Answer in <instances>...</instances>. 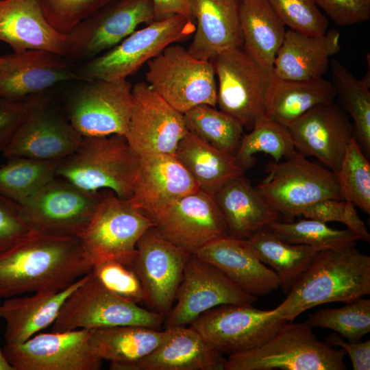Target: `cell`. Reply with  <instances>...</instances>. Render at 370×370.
I'll list each match as a JSON object with an SVG mask.
<instances>
[{
	"instance_id": "6da1fadb",
	"label": "cell",
	"mask_w": 370,
	"mask_h": 370,
	"mask_svg": "<svg viewBox=\"0 0 370 370\" xmlns=\"http://www.w3.org/2000/svg\"><path fill=\"white\" fill-rule=\"evenodd\" d=\"M92 268L79 238L29 230L0 254V297L60 291Z\"/></svg>"
},
{
	"instance_id": "7a4b0ae2",
	"label": "cell",
	"mask_w": 370,
	"mask_h": 370,
	"mask_svg": "<svg viewBox=\"0 0 370 370\" xmlns=\"http://www.w3.org/2000/svg\"><path fill=\"white\" fill-rule=\"evenodd\" d=\"M369 294V256L355 246L323 249L271 314L291 322L317 306L347 304Z\"/></svg>"
},
{
	"instance_id": "3957f363",
	"label": "cell",
	"mask_w": 370,
	"mask_h": 370,
	"mask_svg": "<svg viewBox=\"0 0 370 370\" xmlns=\"http://www.w3.org/2000/svg\"><path fill=\"white\" fill-rule=\"evenodd\" d=\"M138 167V157L125 136L84 137L71 155L59 160L56 177L87 191L112 190L130 200Z\"/></svg>"
},
{
	"instance_id": "277c9868",
	"label": "cell",
	"mask_w": 370,
	"mask_h": 370,
	"mask_svg": "<svg viewBox=\"0 0 370 370\" xmlns=\"http://www.w3.org/2000/svg\"><path fill=\"white\" fill-rule=\"evenodd\" d=\"M306 322L285 323L271 338L248 351L228 356L225 370H345L343 348L317 338Z\"/></svg>"
},
{
	"instance_id": "5b68a950",
	"label": "cell",
	"mask_w": 370,
	"mask_h": 370,
	"mask_svg": "<svg viewBox=\"0 0 370 370\" xmlns=\"http://www.w3.org/2000/svg\"><path fill=\"white\" fill-rule=\"evenodd\" d=\"M265 172L267 176L255 188L285 222L301 216L317 201L343 200L336 174L297 151L284 162H268Z\"/></svg>"
},
{
	"instance_id": "8992f818",
	"label": "cell",
	"mask_w": 370,
	"mask_h": 370,
	"mask_svg": "<svg viewBox=\"0 0 370 370\" xmlns=\"http://www.w3.org/2000/svg\"><path fill=\"white\" fill-rule=\"evenodd\" d=\"M164 319L111 291L90 272L64 302L52 331L123 325L161 330Z\"/></svg>"
},
{
	"instance_id": "52a82bcc",
	"label": "cell",
	"mask_w": 370,
	"mask_h": 370,
	"mask_svg": "<svg viewBox=\"0 0 370 370\" xmlns=\"http://www.w3.org/2000/svg\"><path fill=\"white\" fill-rule=\"evenodd\" d=\"M148 86L184 114L201 104L217 107V84L211 61L196 59L177 44L166 47L147 62Z\"/></svg>"
},
{
	"instance_id": "ba28073f",
	"label": "cell",
	"mask_w": 370,
	"mask_h": 370,
	"mask_svg": "<svg viewBox=\"0 0 370 370\" xmlns=\"http://www.w3.org/2000/svg\"><path fill=\"white\" fill-rule=\"evenodd\" d=\"M118 45L86 62L78 74L88 79H126L166 47L193 36L195 25L181 14L148 23Z\"/></svg>"
},
{
	"instance_id": "9c48e42d",
	"label": "cell",
	"mask_w": 370,
	"mask_h": 370,
	"mask_svg": "<svg viewBox=\"0 0 370 370\" xmlns=\"http://www.w3.org/2000/svg\"><path fill=\"white\" fill-rule=\"evenodd\" d=\"M101 200L94 217L79 237L92 265L114 260L132 264L136 244L154 224L130 200L119 197L112 190H99Z\"/></svg>"
},
{
	"instance_id": "30bf717a",
	"label": "cell",
	"mask_w": 370,
	"mask_h": 370,
	"mask_svg": "<svg viewBox=\"0 0 370 370\" xmlns=\"http://www.w3.org/2000/svg\"><path fill=\"white\" fill-rule=\"evenodd\" d=\"M210 61L218 78L217 106L251 130L265 117L273 71L262 66L243 47L223 51Z\"/></svg>"
},
{
	"instance_id": "8fae6325",
	"label": "cell",
	"mask_w": 370,
	"mask_h": 370,
	"mask_svg": "<svg viewBox=\"0 0 370 370\" xmlns=\"http://www.w3.org/2000/svg\"><path fill=\"white\" fill-rule=\"evenodd\" d=\"M100 200V191H87L56 177L20 206L30 230L79 238L94 217Z\"/></svg>"
},
{
	"instance_id": "7c38bea8",
	"label": "cell",
	"mask_w": 370,
	"mask_h": 370,
	"mask_svg": "<svg viewBox=\"0 0 370 370\" xmlns=\"http://www.w3.org/2000/svg\"><path fill=\"white\" fill-rule=\"evenodd\" d=\"M155 19L152 0H113L66 34V58L90 60L118 45L139 25Z\"/></svg>"
},
{
	"instance_id": "4fadbf2b",
	"label": "cell",
	"mask_w": 370,
	"mask_h": 370,
	"mask_svg": "<svg viewBox=\"0 0 370 370\" xmlns=\"http://www.w3.org/2000/svg\"><path fill=\"white\" fill-rule=\"evenodd\" d=\"M288 321L250 304H226L201 314L190 325L215 349L228 356L262 345Z\"/></svg>"
},
{
	"instance_id": "5bb4252c",
	"label": "cell",
	"mask_w": 370,
	"mask_h": 370,
	"mask_svg": "<svg viewBox=\"0 0 370 370\" xmlns=\"http://www.w3.org/2000/svg\"><path fill=\"white\" fill-rule=\"evenodd\" d=\"M133 103L127 79H88L71 97L68 119L84 137L125 136Z\"/></svg>"
},
{
	"instance_id": "9a60e30c",
	"label": "cell",
	"mask_w": 370,
	"mask_h": 370,
	"mask_svg": "<svg viewBox=\"0 0 370 370\" xmlns=\"http://www.w3.org/2000/svg\"><path fill=\"white\" fill-rule=\"evenodd\" d=\"M258 300L219 269L195 255L188 259L174 304L164 319V328L190 325L201 314L226 304H250Z\"/></svg>"
},
{
	"instance_id": "2e32d148",
	"label": "cell",
	"mask_w": 370,
	"mask_h": 370,
	"mask_svg": "<svg viewBox=\"0 0 370 370\" xmlns=\"http://www.w3.org/2000/svg\"><path fill=\"white\" fill-rule=\"evenodd\" d=\"M90 330L35 334L2 350L14 370H99L102 366L90 341Z\"/></svg>"
},
{
	"instance_id": "e0dca14e",
	"label": "cell",
	"mask_w": 370,
	"mask_h": 370,
	"mask_svg": "<svg viewBox=\"0 0 370 370\" xmlns=\"http://www.w3.org/2000/svg\"><path fill=\"white\" fill-rule=\"evenodd\" d=\"M190 256L163 237L154 227L139 238L132 266L144 288L145 304L151 310L164 318L169 314Z\"/></svg>"
},
{
	"instance_id": "ac0fdd59",
	"label": "cell",
	"mask_w": 370,
	"mask_h": 370,
	"mask_svg": "<svg viewBox=\"0 0 370 370\" xmlns=\"http://www.w3.org/2000/svg\"><path fill=\"white\" fill-rule=\"evenodd\" d=\"M134 103L125 136L137 157L150 154L174 155L187 134L184 115L144 82L132 86Z\"/></svg>"
},
{
	"instance_id": "d6986e66",
	"label": "cell",
	"mask_w": 370,
	"mask_h": 370,
	"mask_svg": "<svg viewBox=\"0 0 370 370\" xmlns=\"http://www.w3.org/2000/svg\"><path fill=\"white\" fill-rule=\"evenodd\" d=\"M151 221L163 237L190 255L212 241L230 236L214 195L200 188L179 199Z\"/></svg>"
},
{
	"instance_id": "ffe728a7",
	"label": "cell",
	"mask_w": 370,
	"mask_h": 370,
	"mask_svg": "<svg viewBox=\"0 0 370 370\" xmlns=\"http://www.w3.org/2000/svg\"><path fill=\"white\" fill-rule=\"evenodd\" d=\"M296 150L312 156L335 173L354 130L345 110L334 101L321 103L288 127Z\"/></svg>"
},
{
	"instance_id": "44dd1931",
	"label": "cell",
	"mask_w": 370,
	"mask_h": 370,
	"mask_svg": "<svg viewBox=\"0 0 370 370\" xmlns=\"http://www.w3.org/2000/svg\"><path fill=\"white\" fill-rule=\"evenodd\" d=\"M199 187L175 155L138 157L131 203L151 220Z\"/></svg>"
},
{
	"instance_id": "7402d4cb",
	"label": "cell",
	"mask_w": 370,
	"mask_h": 370,
	"mask_svg": "<svg viewBox=\"0 0 370 370\" xmlns=\"http://www.w3.org/2000/svg\"><path fill=\"white\" fill-rule=\"evenodd\" d=\"M83 138L69 119L49 108L45 99L18 127L2 153L6 158L59 161L73 153Z\"/></svg>"
},
{
	"instance_id": "603a6c76",
	"label": "cell",
	"mask_w": 370,
	"mask_h": 370,
	"mask_svg": "<svg viewBox=\"0 0 370 370\" xmlns=\"http://www.w3.org/2000/svg\"><path fill=\"white\" fill-rule=\"evenodd\" d=\"M69 80L84 79L71 68L69 59L62 55L45 50H26L2 56L1 97L25 99Z\"/></svg>"
},
{
	"instance_id": "cb8c5ba5",
	"label": "cell",
	"mask_w": 370,
	"mask_h": 370,
	"mask_svg": "<svg viewBox=\"0 0 370 370\" xmlns=\"http://www.w3.org/2000/svg\"><path fill=\"white\" fill-rule=\"evenodd\" d=\"M194 255L251 295H266L280 287L276 273L261 262L243 240L230 236L219 238Z\"/></svg>"
},
{
	"instance_id": "d4e9b609",
	"label": "cell",
	"mask_w": 370,
	"mask_h": 370,
	"mask_svg": "<svg viewBox=\"0 0 370 370\" xmlns=\"http://www.w3.org/2000/svg\"><path fill=\"white\" fill-rule=\"evenodd\" d=\"M195 29L188 49L193 58L206 61L227 50L242 48L237 0H189Z\"/></svg>"
},
{
	"instance_id": "484cf974",
	"label": "cell",
	"mask_w": 370,
	"mask_h": 370,
	"mask_svg": "<svg viewBox=\"0 0 370 370\" xmlns=\"http://www.w3.org/2000/svg\"><path fill=\"white\" fill-rule=\"evenodd\" d=\"M66 40L47 21L41 0H0V40L13 51L45 50L66 57Z\"/></svg>"
},
{
	"instance_id": "4316f807",
	"label": "cell",
	"mask_w": 370,
	"mask_h": 370,
	"mask_svg": "<svg viewBox=\"0 0 370 370\" xmlns=\"http://www.w3.org/2000/svg\"><path fill=\"white\" fill-rule=\"evenodd\" d=\"M166 329L163 341L127 370H225L227 358L192 326Z\"/></svg>"
},
{
	"instance_id": "83f0119b",
	"label": "cell",
	"mask_w": 370,
	"mask_h": 370,
	"mask_svg": "<svg viewBox=\"0 0 370 370\" xmlns=\"http://www.w3.org/2000/svg\"><path fill=\"white\" fill-rule=\"evenodd\" d=\"M341 49L340 33L332 29L319 36L288 29L275 56L273 73L281 79L309 81L323 77L330 58Z\"/></svg>"
},
{
	"instance_id": "f1b7e54d",
	"label": "cell",
	"mask_w": 370,
	"mask_h": 370,
	"mask_svg": "<svg viewBox=\"0 0 370 370\" xmlns=\"http://www.w3.org/2000/svg\"><path fill=\"white\" fill-rule=\"evenodd\" d=\"M85 278L86 275L60 291L36 292L32 296L18 295L0 301V318L5 323V344L24 343L53 324L66 298Z\"/></svg>"
},
{
	"instance_id": "f546056e",
	"label": "cell",
	"mask_w": 370,
	"mask_h": 370,
	"mask_svg": "<svg viewBox=\"0 0 370 370\" xmlns=\"http://www.w3.org/2000/svg\"><path fill=\"white\" fill-rule=\"evenodd\" d=\"M213 195L225 219L229 235L235 238L244 240L282 219L243 175L228 181Z\"/></svg>"
},
{
	"instance_id": "4dcf8cb0",
	"label": "cell",
	"mask_w": 370,
	"mask_h": 370,
	"mask_svg": "<svg viewBox=\"0 0 370 370\" xmlns=\"http://www.w3.org/2000/svg\"><path fill=\"white\" fill-rule=\"evenodd\" d=\"M237 1L243 49L264 69L272 71L285 36V25L268 0Z\"/></svg>"
},
{
	"instance_id": "1f68e13d",
	"label": "cell",
	"mask_w": 370,
	"mask_h": 370,
	"mask_svg": "<svg viewBox=\"0 0 370 370\" xmlns=\"http://www.w3.org/2000/svg\"><path fill=\"white\" fill-rule=\"evenodd\" d=\"M167 330L123 325L90 330V341L97 356L112 370H127L151 353L165 338Z\"/></svg>"
},
{
	"instance_id": "d6a6232c",
	"label": "cell",
	"mask_w": 370,
	"mask_h": 370,
	"mask_svg": "<svg viewBox=\"0 0 370 370\" xmlns=\"http://www.w3.org/2000/svg\"><path fill=\"white\" fill-rule=\"evenodd\" d=\"M335 97L331 82L323 77L293 81L273 73L266 97L265 117L288 127L314 106L334 101Z\"/></svg>"
},
{
	"instance_id": "836d02e7",
	"label": "cell",
	"mask_w": 370,
	"mask_h": 370,
	"mask_svg": "<svg viewBox=\"0 0 370 370\" xmlns=\"http://www.w3.org/2000/svg\"><path fill=\"white\" fill-rule=\"evenodd\" d=\"M174 155L199 188L212 195L228 181L245 173L233 156L212 147L188 131L180 141Z\"/></svg>"
},
{
	"instance_id": "e575fe53",
	"label": "cell",
	"mask_w": 370,
	"mask_h": 370,
	"mask_svg": "<svg viewBox=\"0 0 370 370\" xmlns=\"http://www.w3.org/2000/svg\"><path fill=\"white\" fill-rule=\"evenodd\" d=\"M257 258L278 275L285 295L323 249L281 240L267 226L243 240Z\"/></svg>"
},
{
	"instance_id": "d590c367",
	"label": "cell",
	"mask_w": 370,
	"mask_h": 370,
	"mask_svg": "<svg viewBox=\"0 0 370 370\" xmlns=\"http://www.w3.org/2000/svg\"><path fill=\"white\" fill-rule=\"evenodd\" d=\"M332 84L343 110L353 120L354 137L362 151L370 156V78L369 71L358 79L339 61L330 60Z\"/></svg>"
},
{
	"instance_id": "8d00e7d4",
	"label": "cell",
	"mask_w": 370,
	"mask_h": 370,
	"mask_svg": "<svg viewBox=\"0 0 370 370\" xmlns=\"http://www.w3.org/2000/svg\"><path fill=\"white\" fill-rule=\"evenodd\" d=\"M0 167V195L19 204L30 199L56 177L58 161L8 158Z\"/></svg>"
},
{
	"instance_id": "74e56055",
	"label": "cell",
	"mask_w": 370,
	"mask_h": 370,
	"mask_svg": "<svg viewBox=\"0 0 370 370\" xmlns=\"http://www.w3.org/2000/svg\"><path fill=\"white\" fill-rule=\"evenodd\" d=\"M183 115L189 132L212 147L235 156L244 128L236 119L206 104L197 106Z\"/></svg>"
},
{
	"instance_id": "f35d334b",
	"label": "cell",
	"mask_w": 370,
	"mask_h": 370,
	"mask_svg": "<svg viewBox=\"0 0 370 370\" xmlns=\"http://www.w3.org/2000/svg\"><path fill=\"white\" fill-rule=\"evenodd\" d=\"M296 149L288 127L266 117L259 121L249 134L241 138L234 156L236 164L245 172L256 162L254 155L264 153L275 162L292 156Z\"/></svg>"
},
{
	"instance_id": "ab89813d",
	"label": "cell",
	"mask_w": 370,
	"mask_h": 370,
	"mask_svg": "<svg viewBox=\"0 0 370 370\" xmlns=\"http://www.w3.org/2000/svg\"><path fill=\"white\" fill-rule=\"evenodd\" d=\"M267 227L286 243L304 244L321 249L356 246L358 241L348 229H334L325 223L310 219L291 222L276 221Z\"/></svg>"
},
{
	"instance_id": "60d3db41",
	"label": "cell",
	"mask_w": 370,
	"mask_h": 370,
	"mask_svg": "<svg viewBox=\"0 0 370 370\" xmlns=\"http://www.w3.org/2000/svg\"><path fill=\"white\" fill-rule=\"evenodd\" d=\"M355 137L343 156L336 173L343 199L370 214V163Z\"/></svg>"
},
{
	"instance_id": "b9f144b4",
	"label": "cell",
	"mask_w": 370,
	"mask_h": 370,
	"mask_svg": "<svg viewBox=\"0 0 370 370\" xmlns=\"http://www.w3.org/2000/svg\"><path fill=\"white\" fill-rule=\"evenodd\" d=\"M312 328L330 329L350 342L370 332V299L362 297L337 308H321L306 321Z\"/></svg>"
},
{
	"instance_id": "7bdbcfd3",
	"label": "cell",
	"mask_w": 370,
	"mask_h": 370,
	"mask_svg": "<svg viewBox=\"0 0 370 370\" xmlns=\"http://www.w3.org/2000/svg\"><path fill=\"white\" fill-rule=\"evenodd\" d=\"M268 1L289 29L310 36H319L327 32L328 19L314 0Z\"/></svg>"
},
{
	"instance_id": "ee69618b",
	"label": "cell",
	"mask_w": 370,
	"mask_h": 370,
	"mask_svg": "<svg viewBox=\"0 0 370 370\" xmlns=\"http://www.w3.org/2000/svg\"><path fill=\"white\" fill-rule=\"evenodd\" d=\"M91 273L107 288L138 304L145 303L142 283L132 264L114 260L97 262Z\"/></svg>"
},
{
	"instance_id": "f6af8a7d",
	"label": "cell",
	"mask_w": 370,
	"mask_h": 370,
	"mask_svg": "<svg viewBox=\"0 0 370 370\" xmlns=\"http://www.w3.org/2000/svg\"><path fill=\"white\" fill-rule=\"evenodd\" d=\"M113 0H41L48 23L68 34L81 21Z\"/></svg>"
},
{
	"instance_id": "bcb514c9",
	"label": "cell",
	"mask_w": 370,
	"mask_h": 370,
	"mask_svg": "<svg viewBox=\"0 0 370 370\" xmlns=\"http://www.w3.org/2000/svg\"><path fill=\"white\" fill-rule=\"evenodd\" d=\"M44 100L40 95L22 99L0 96V153L30 113Z\"/></svg>"
},
{
	"instance_id": "7dc6e473",
	"label": "cell",
	"mask_w": 370,
	"mask_h": 370,
	"mask_svg": "<svg viewBox=\"0 0 370 370\" xmlns=\"http://www.w3.org/2000/svg\"><path fill=\"white\" fill-rule=\"evenodd\" d=\"M338 25H356L369 20L370 0H314Z\"/></svg>"
},
{
	"instance_id": "c3c4849f",
	"label": "cell",
	"mask_w": 370,
	"mask_h": 370,
	"mask_svg": "<svg viewBox=\"0 0 370 370\" xmlns=\"http://www.w3.org/2000/svg\"><path fill=\"white\" fill-rule=\"evenodd\" d=\"M29 230L22 215L20 204L0 195V254Z\"/></svg>"
},
{
	"instance_id": "681fc988",
	"label": "cell",
	"mask_w": 370,
	"mask_h": 370,
	"mask_svg": "<svg viewBox=\"0 0 370 370\" xmlns=\"http://www.w3.org/2000/svg\"><path fill=\"white\" fill-rule=\"evenodd\" d=\"M329 345L338 346L345 349L351 360L354 370L370 369V340L365 341H345L339 334L332 333L325 341Z\"/></svg>"
},
{
	"instance_id": "f907efd6",
	"label": "cell",
	"mask_w": 370,
	"mask_h": 370,
	"mask_svg": "<svg viewBox=\"0 0 370 370\" xmlns=\"http://www.w3.org/2000/svg\"><path fill=\"white\" fill-rule=\"evenodd\" d=\"M345 200L328 199L317 201L303 212L301 216L306 219L317 220L323 223L342 222L344 213Z\"/></svg>"
},
{
	"instance_id": "816d5d0a",
	"label": "cell",
	"mask_w": 370,
	"mask_h": 370,
	"mask_svg": "<svg viewBox=\"0 0 370 370\" xmlns=\"http://www.w3.org/2000/svg\"><path fill=\"white\" fill-rule=\"evenodd\" d=\"M156 20H161L174 14H181L193 20L189 0H152ZM194 21V20H193Z\"/></svg>"
},
{
	"instance_id": "f5cc1de1",
	"label": "cell",
	"mask_w": 370,
	"mask_h": 370,
	"mask_svg": "<svg viewBox=\"0 0 370 370\" xmlns=\"http://www.w3.org/2000/svg\"><path fill=\"white\" fill-rule=\"evenodd\" d=\"M355 207L352 202L345 201L344 213L341 223L356 236L358 241L369 243L370 234L367 227L358 215Z\"/></svg>"
},
{
	"instance_id": "db71d44e",
	"label": "cell",
	"mask_w": 370,
	"mask_h": 370,
	"mask_svg": "<svg viewBox=\"0 0 370 370\" xmlns=\"http://www.w3.org/2000/svg\"><path fill=\"white\" fill-rule=\"evenodd\" d=\"M0 370H14L13 367L8 362L3 350L0 348Z\"/></svg>"
},
{
	"instance_id": "11a10c76",
	"label": "cell",
	"mask_w": 370,
	"mask_h": 370,
	"mask_svg": "<svg viewBox=\"0 0 370 370\" xmlns=\"http://www.w3.org/2000/svg\"><path fill=\"white\" fill-rule=\"evenodd\" d=\"M1 60H2V56H0V63H1Z\"/></svg>"
},
{
	"instance_id": "9f6ffc18",
	"label": "cell",
	"mask_w": 370,
	"mask_h": 370,
	"mask_svg": "<svg viewBox=\"0 0 370 370\" xmlns=\"http://www.w3.org/2000/svg\"><path fill=\"white\" fill-rule=\"evenodd\" d=\"M1 297H0V301H1Z\"/></svg>"
}]
</instances>
